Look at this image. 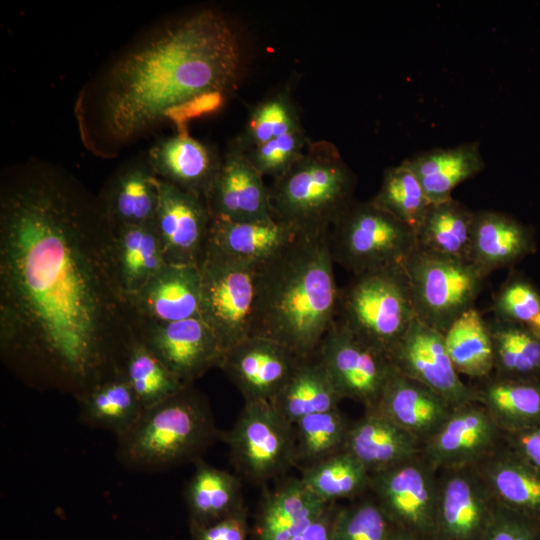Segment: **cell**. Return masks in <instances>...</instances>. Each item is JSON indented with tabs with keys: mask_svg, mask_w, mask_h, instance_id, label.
I'll use <instances>...</instances> for the list:
<instances>
[{
	"mask_svg": "<svg viewBox=\"0 0 540 540\" xmlns=\"http://www.w3.org/2000/svg\"><path fill=\"white\" fill-rule=\"evenodd\" d=\"M114 227L49 174L20 177L0 202V348L28 385L79 399L123 373L143 324L123 289Z\"/></svg>",
	"mask_w": 540,
	"mask_h": 540,
	"instance_id": "obj_1",
	"label": "cell"
},
{
	"mask_svg": "<svg viewBox=\"0 0 540 540\" xmlns=\"http://www.w3.org/2000/svg\"><path fill=\"white\" fill-rule=\"evenodd\" d=\"M242 61L238 35L212 9L158 27L108 74L102 104L108 135L130 140L164 120L174 107L229 92L239 80Z\"/></svg>",
	"mask_w": 540,
	"mask_h": 540,
	"instance_id": "obj_2",
	"label": "cell"
},
{
	"mask_svg": "<svg viewBox=\"0 0 540 540\" xmlns=\"http://www.w3.org/2000/svg\"><path fill=\"white\" fill-rule=\"evenodd\" d=\"M329 232L296 235L258 267L252 335L299 357L316 353L336 320L339 296Z\"/></svg>",
	"mask_w": 540,
	"mask_h": 540,
	"instance_id": "obj_3",
	"label": "cell"
},
{
	"mask_svg": "<svg viewBox=\"0 0 540 540\" xmlns=\"http://www.w3.org/2000/svg\"><path fill=\"white\" fill-rule=\"evenodd\" d=\"M220 435L208 402L189 385L145 409L136 423L116 438V454L133 471L166 470L197 462Z\"/></svg>",
	"mask_w": 540,
	"mask_h": 540,
	"instance_id": "obj_4",
	"label": "cell"
},
{
	"mask_svg": "<svg viewBox=\"0 0 540 540\" xmlns=\"http://www.w3.org/2000/svg\"><path fill=\"white\" fill-rule=\"evenodd\" d=\"M356 177L337 147L308 144L301 157L269 186L272 216L296 235L329 232L354 201Z\"/></svg>",
	"mask_w": 540,
	"mask_h": 540,
	"instance_id": "obj_5",
	"label": "cell"
},
{
	"mask_svg": "<svg viewBox=\"0 0 540 540\" xmlns=\"http://www.w3.org/2000/svg\"><path fill=\"white\" fill-rule=\"evenodd\" d=\"M416 318L403 264L353 275L339 289L336 321L387 356Z\"/></svg>",
	"mask_w": 540,
	"mask_h": 540,
	"instance_id": "obj_6",
	"label": "cell"
},
{
	"mask_svg": "<svg viewBox=\"0 0 540 540\" xmlns=\"http://www.w3.org/2000/svg\"><path fill=\"white\" fill-rule=\"evenodd\" d=\"M334 263L353 275L403 264L416 248L415 232L370 200H354L332 225Z\"/></svg>",
	"mask_w": 540,
	"mask_h": 540,
	"instance_id": "obj_7",
	"label": "cell"
},
{
	"mask_svg": "<svg viewBox=\"0 0 540 540\" xmlns=\"http://www.w3.org/2000/svg\"><path fill=\"white\" fill-rule=\"evenodd\" d=\"M417 319L441 333L474 307L487 276L469 260L416 248L403 262Z\"/></svg>",
	"mask_w": 540,
	"mask_h": 540,
	"instance_id": "obj_8",
	"label": "cell"
},
{
	"mask_svg": "<svg viewBox=\"0 0 540 540\" xmlns=\"http://www.w3.org/2000/svg\"><path fill=\"white\" fill-rule=\"evenodd\" d=\"M258 267L205 249L200 316L226 352L252 335Z\"/></svg>",
	"mask_w": 540,
	"mask_h": 540,
	"instance_id": "obj_9",
	"label": "cell"
},
{
	"mask_svg": "<svg viewBox=\"0 0 540 540\" xmlns=\"http://www.w3.org/2000/svg\"><path fill=\"white\" fill-rule=\"evenodd\" d=\"M220 439L228 445L236 470L252 482H266L295 465L294 425L269 401L245 402Z\"/></svg>",
	"mask_w": 540,
	"mask_h": 540,
	"instance_id": "obj_10",
	"label": "cell"
},
{
	"mask_svg": "<svg viewBox=\"0 0 540 540\" xmlns=\"http://www.w3.org/2000/svg\"><path fill=\"white\" fill-rule=\"evenodd\" d=\"M369 489L394 527L435 540L438 472L421 455L370 474Z\"/></svg>",
	"mask_w": 540,
	"mask_h": 540,
	"instance_id": "obj_11",
	"label": "cell"
},
{
	"mask_svg": "<svg viewBox=\"0 0 540 540\" xmlns=\"http://www.w3.org/2000/svg\"><path fill=\"white\" fill-rule=\"evenodd\" d=\"M316 355L342 399L373 410L393 371L388 356L370 346L335 320Z\"/></svg>",
	"mask_w": 540,
	"mask_h": 540,
	"instance_id": "obj_12",
	"label": "cell"
},
{
	"mask_svg": "<svg viewBox=\"0 0 540 540\" xmlns=\"http://www.w3.org/2000/svg\"><path fill=\"white\" fill-rule=\"evenodd\" d=\"M402 375L430 388L454 408L475 402L472 385L464 383L448 355L443 333L415 319L388 353Z\"/></svg>",
	"mask_w": 540,
	"mask_h": 540,
	"instance_id": "obj_13",
	"label": "cell"
},
{
	"mask_svg": "<svg viewBox=\"0 0 540 540\" xmlns=\"http://www.w3.org/2000/svg\"><path fill=\"white\" fill-rule=\"evenodd\" d=\"M496 507L475 467L438 471L435 540H480Z\"/></svg>",
	"mask_w": 540,
	"mask_h": 540,
	"instance_id": "obj_14",
	"label": "cell"
},
{
	"mask_svg": "<svg viewBox=\"0 0 540 540\" xmlns=\"http://www.w3.org/2000/svg\"><path fill=\"white\" fill-rule=\"evenodd\" d=\"M504 443V433L477 402L454 408L420 455L438 472L476 467Z\"/></svg>",
	"mask_w": 540,
	"mask_h": 540,
	"instance_id": "obj_15",
	"label": "cell"
},
{
	"mask_svg": "<svg viewBox=\"0 0 540 540\" xmlns=\"http://www.w3.org/2000/svg\"><path fill=\"white\" fill-rule=\"evenodd\" d=\"M142 341L186 385L211 368L220 367L225 354L215 333L200 315L145 324Z\"/></svg>",
	"mask_w": 540,
	"mask_h": 540,
	"instance_id": "obj_16",
	"label": "cell"
},
{
	"mask_svg": "<svg viewBox=\"0 0 540 540\" xmlns=\"http://www.w3.org/2000/svg\"><path fill=\"white\" fill-rule=\"evenodd\" d=\"M155 226L166 262L199 266L212 217L205 201L156 176Z\"/></svg>",
	"mask_w": 540,
	"mask_h": 540,
	"instance_id": "obj_17",
	"label": "cell"
},
{
	"mask_svg": "<svg viewBox=\"0 0 540 540\" xmlns=\"http://www.w3.org/2000/svg\"><path fill=\"white\" fill-rule=\"evenodd\" d=\"M301 358L276 341L251 335L225 352L220 368L245 402H271Z\"/></svg>",
	"mask_w": 540,
	"mask_h": 540,
	"instance_id": "obj_18",
	"label": "cell"
},
{
	"mask_svg": "<svg viewBox=\"0 0 540 540\" xmlns=\"http://www.w3.org/2000/svg\"><path fill=\"white\" fill-rule=\"evenodd\" d=\"M205 203L212 218L231 221L274 218L269 187L235 140L222 156L221 167Z\"/></svg>",
	"mask_w": 540,
	"mask_h": 540,
	"instance_id": "obj_19",
	"label": "cell"
},
{
	"mask_svg": "<svg viewBox=\"0 0 540 540\" xmlns=\"http://www.w3.org/2000/svg\"><path fill=\"white\" fill-rule=\"evenodd\" d=\"M222 163V156L208 144L177 132L155 143L148 152L153 173L205 201Z\"/></svg>",
	"mask_w": 540,
	"mask_h": 540,
	"instance_id": "obj_20",
	"label": "cell"
},
{
	"mask_svg": "<svg viewBox=\"0 0 540 540\" xmlns=\"http://www.w3.org/2000/svg\"><path fill=\"white\" fill-rule=\"evenodd\" d=\"M453 410L442 396L394 367L373 409L412 435L421 447L442 427Z\"/></svg>",
	"mask_w": 540,
	"mask_h": 540,
	"instance_id": "obj_21",
	"label": "cell"
},
{
	"mask_svg": "<svg viewBox=\"0 0 540 540\" xmlns=\"http://www.w3.org/2000/svg\"><path fill=\"white\" fill-rule=\"evenodd\" d=\"M201 272L197 265L167 263L132 302L143 325L200 315Z\"/></svg>",
	"mask_w": 540,
	"mask_h": 540,
	"instance_id": "obj_22",
	"label": "cell"
},
{
	"mask_svg": "<svg viewBox=\"0 0 540 540\" xmlns=\"http://www.w3.org/2000/svg\"><path fill=\"white\" fill-rule=\"evenodd\" d=\"M475 468L499 505L540 525V470L505 442Z\"/></svg>",
	"mask_w": 540,
	"mask_h": 540,
	"instance_id": "obj_23",
	"label": "cell"
},
{
	"mask_svg": "<svg viewBox=\"0 0 540 540\" xmlns=\"http://www.w3.org/2000/svg\"><path fill=\"white\" fill-rule=\"evenodd\" d=\"M529 230L496 210L474 211L468 260L488 277L519 261L532 250Z\"/></svg>",
	"mask_w": 540,
	"mask_h": 540,
	"instance_id": "obj_24",
	"label": "cell"
},
{
	"mask_svg": "<svg viewBox=\"0 0 540 540\" xmlns=\"http://www.w3.org/2000/svg\"><path fill=\"white\" fill-rule=\"evenodd\" d=\"M346 451L376 473L408 461L421 453V444L408 432L376 411L350 424Z\"/></svg>",
	"mask_w": 540,
	"mask_h": 540,
	"instance_id": "obj_25",
	"label": "cell"
},
{
	"mask_svg": "<svg viewBox=\"0 0 540 540\" xmlns=\"http://www.w3.org/2000/svg\"><path fill=\"white\" fill-rule=\"evenodd\" d=\"M472 387L475 402L504 434L540 425V378L492 374Z\"/></svg>",
	"mask_w": 540,
	"mask_h": 540,
	"instance_id": "obj_26",
	"label": "cell"
},
{
	"mask_svg": "<svg viewBox=\"0 0 540 540\" xmlns=\"http://www.w3.org/2000/svg\"><path fill=\"white\" fill-rule=\"evenodd\" d=\"M295 236L275 218L259 221L212 218L206 249L235 261L260 266Z\"/></svg>",
	"mask_w": 540,
	"mask_h": 540,
	"instance_id": "obj_27",
	"label": "cell"
},
{
	"mask_svg": "<svg viewBox=\"0 0 540 540\" xmlns=\"http://www.w3.org/2000/svg\"><path fill=\"white\" fill-rule=\"evenodd\" d=\"M330 506L315 496L300 478H293L265 494L256 540H292Z\"/></svg>",
	"mask_w": 540,
	"mask_h": 540,
	"instance_id": "obj_28",
	"label": "cell"
},
{
	"mask_svg": "<svg viewBox=\"0 0 540 540\" xmlns=\"http://www.w3.org/2000/svg\"><path fill=\"white\" fill-rule=\"evenodd\" d=\"M404 162L417 176L432 203L452 199L457 186L485 167L478 142L423 151Z\"/></svg>",
	"mask_w": 540,
	"mask_h": 540,
	"instance_id": "obj_29",
	"label": "cell"
},
{
	"mask_svg": "<svg viewBox=\"0 0 540 540\" xmlns=\"http://www.w3.org/2000/svg\"><path fill=\"white\" fill-rule=\"evenodd\" d=\"M119 277L132 298L167 264L155 222L114 227Z\"/></svg>",
	"mask_w": 540,
	"mask_h": 540,
	"instance_id": "obj_30",
	"label": "cell"
},
{
	"mask_svg": "<svg viewBox=\"0 0 540 540\" xmlns=\"http://www.w3.org/2000/svg\"><path fill=\"white\" fill-rule=\"evenodd\" d=\"M341 400L315 353L300 359L271 403L294 425L306 416L338 409Z\"/></svg>",
	"mask_w": 540,
	"mask_h": 540,
	"instance_id": "obj_31",
	"label": "cell"
},
{
	"mask_svg": "<svg viewBox=\"0 0 540 540\" xmlns=\"http://www.w3.org/2000/svg\"><path fill=\"white\" fill-rule=\"evenodd\" d=\"M185 488L190 529L207 526L243 507L238 477L202 459Z\"/></svg>",
	"mask_w": 540,
	"mask_h": 540,
	"instance_id": "obj_32",
	"label": "cell"
},
{
	"mask_svg": "<svg viewBox=\"0 0 540 540\" xmlns=\"http://www.w3.org/2000/svg\"><path fill=\"white\" fill-rule=\"evenodd\" d=\"M155 179L150 165L143 163L131 164L116 175L102 204L113 227L155 222Z\"/></svg>",
	"mask_w": 540,
	"mask_h": 540,
	"instance_id": "obj_33",
	"label": "cell"
},
{
	"mask_svg": "<svg viewBox=\"0 0 540 540\" xmlns=\"http://www.w3.org/2000/svg\"><path fill=\"white\" fill-rule=\"evenodd\" d=\"M77 402L83 424L107 430L116 438L125 434L144 411L123 373L99 383Z\"/></svg>",
	"mask_w": 540,
	"mask_h": 540,
	"instance_id": "obj_34",
	"label": "cell"
},
{
	"mask_svg": "<svg viewBox=\"0 0 540 540\" xmlns=\"http://www.w3.org/2000/svg\"><path fill=\"white\" fill-rule=\"evenodd\" d=\"M443 335L448 355L460 375L480 381L493 374V345L488 321L475 306L459 316Z\"/></svg>",
	"mask_w": 540,
	"mask_h": 540,
	"instance_id": "obj_35",
	"label": "cell"
},
{
	"mask_svg": "<svg viewBox=\"0 0 540 540\" xmlns=\"http://www.w3.org/2000/svg\"><path fill=\"white\" fill-rule=\"evenodd\" d=\"M474 211L449 199L433 203L416 232L417 247L468 260Z\"/></svg>",
	"mask_w": 540,
	"mask_h": 540,
	"instance_id": "obj_36",
	"label": "cell"
},
{
	"mask_svg": "<svg viewBox=\"0 0 540 540\" xmlns=\"http://www.w3.org/2000/svg\"><path fill=\"white\" fill-rule=\"evenodd\" d=\"M493 345V374L510 378H540V335L529 325L488 321Z\"/></svg>",
	"mask_w": 540,
	"mask_h": 540,
	"instance_id": "obj_37",
	"label": "cell"
},
{
	"mask_svg": "<svg viewBox=\"0 0 540 540\" xmlns=\"http://www.w3.org/2000/svg\"><path fill=\"white\" fill-rule=\"evenodd\" d=\"M304 485L327 504L352 498L369 489L370 473L345 449L302 469Z\"/></svg>",
	"mask_w": 540,
	"mask_h": 540,
	"instance_id": "obj_38",
	"label": "cell"
},
{
	"mask_svg": "<svg viewBox=\"0 0 540 540\" xmlns=\"http://www.w3.org/2000/svg\"><path fill=\"white\" fill-rule=\"evenodd\" d=\"M370 201L410 227L415 234L433 204L404 161L384 171L379 190Z\"/></svg>",
	"mask_w": 540,
	"mask_h": 540,
	"instance_id": "obj_39",
	"label": "cell"
},
{
	"mask_svg": "<svg viewBox=\"0 0 540 540\" xmlns=\"http://www.w3.org/2000/svg\"><path fill=\"white\" fill-rule=\"evenodd\" d=\"M350 424L339 409L306 416L294 424L295 465H314L345 448Z\"/></svg>",
	"mask_w": 540,
	"mask_h": 540,
	"instance_id": "obj_40",
	"label": "cell"
},
{
	"mask_svg": "<svg viewBox=\"0 0 540 540\" xmlns=\"http://www.w3.org/2000/svg\"><path fill=\"white\" fill-rule=\"evenodd\" d=\"M123 374L144 410L189 386L174 375L142 340L130 350Z\"/></svg>",
	"mask_w": 540,
	"mask_h": 540,
	"instance_id": "obj_41",
	"label": "cell"
},
{
	"mask_svg": "<svg viewBox=\"0 0 540 540\" xmlns=\"http://www.w3.org/2000/svg\"><path fill=\"white\" fill-rule=\"evenodd\" d=\"M300 129L303 128L293 101L282 92L257 104L243 131L234 140L247 151Z\"/></svg>",
	"mask_w": 540,
	"mask_h": 540,
	"instance_id": "obj_42",
	"label": "cell"
},
{
	"mask_svg": "<svg viewBox=\"0 0 540 540\" xmlns=\"http://www.w3.org/2000/svg\"><path fill=\"white\" fill-rule=\"evenodd\" d=\"M393 525L373 499L335 512L332 540H388Z\"/></svg>",
	"mask_w": 540,
	"mask_h": 540,
	"instance_id": "obj_43",
	"label": "cell"
},
{
	"mask_svg": "<svg viewBox=\"0 0 540 540\" xmlns=\"http://www.w3.org/2000/svg\"><path fill=\"white\" fill-rule=\"evenodd\" d=\"M491 310L495 319L533 326L540 318V294L528 281L512 277L494 294Z\"/></svg>",
	"mask_w": 540,
	"mask_h": 540,
	"instance_id": "obj_44",
	"label": "cell"
},
{
	"mask_svg": "<svg viewBox=\"0 0 540 540\" xmlns=\"http://www.w3.org/2000/svg\"><path fill=\"white\" fill-rule=\"evenodd\" d=\"M309 143L304 130L300 129L272 139L245 153L262 176L276 179L301 157Z\"/></svg>",
	"mask_w": 540,
	"mask_h": 540,
	"instance_id": "obj_45",
	"label": "cell"
},
{
	"mask_svg": "<svg viewBox=\"0 0 540 540\" xmlns=\"http://www.w3.org/2000/svg\"><path fill=\"white\" fill-rule=\"evenodd\" d=\"M480 540H540V525L497 503Z\"/></svg>",
	"mask_w": 540,
	"mask_h": 540,
	"instance_id": "obj_46",
	"label": "cell"
},
{
	"mask_svg": "<svg viewBox=\"0 0 540 540\" xmlns=\"http://www.w3.org/2000/svg\"><path fill=\"white\" fill-rule=\"evenodd\" d=\"M195 540H246L247 520L243 507L200 528L191 529Z\"/></svg>",
	"mask_w": 540,
	"mask_h": 540,
	"instance_id": "obj_47",
	"label": "cell"
},
{
	"mask_svg": "<svg viewBox=\"0 0 540 540\" xmlns=\"http://www.w3.org/2000/svg\"><path fill=\"white\" fill-rule=\"evenodd\" d=\"M223 100V94L213 93L194 98L182 105L174 107L165 113V119L177 126V132H187V121L218 109Z\"/></svg>",
	"mask_w": 540,
	"mask_h": 540,
	"instance_id": "obj_48",
	"label": "cell"
},
{
	"mask_svg": "<svg viewBox=\"0 0 540 540\" xmlns=\"http://www.w3.org/2000/svg\"><path fill=\"white\" fill-rule=\"evenodd\" d=\"M504 442L524 460L540 470V425L504 434Z\"/></svg>",
	"mask_w": 540,
	"mask_h": 540,
	"instance_id": "obj_49",
	"label": "cell"
},
{
	"mask_svg": "<svg viewBox=\"0 0 540 540\" xmlns=\"http://www.w3.org/2000/svg\"><path fill=\"white\" fill-rule=\"evenodd\" d=\"M335 512L329 506L328 509L313 520L292 540H332V528Z\"/></svg>",
	"mask_w": 540,
	"mask_h": 540,
	"instance_id": "obj_50",
	"label": "cell"
},
{
	"mask_svg": "<svg viewBox=\"0 0 540 540\" xmlns=\"http://www.w3.org/2000/svg\"><path fill=\"white\" fill-rule=\"evenodd\" d=\"M388 540H423V539L413 535L410 532H407L397 527H393V530Z\"/></svg>",
	"mask_w": 540,
	"mask_h": 540,
	"instance_id": "obj_51",
	"label": "cell"
},
{
	"mask_svg": "<svg viewBox=\"0 0 540 540\" xmlns=\"http://www.w3.org/2000/svg\"><path fill=\"white\" fill-rule=\"evenodd\" d=\"M537 333L540 335V318L536 321V323L532 326Z\"/></svg>",
	"mask_w": 540,
	"mask_h": 540,
	"instance_id": "obj_52",
	"label": "cell"
}]
</instances>
